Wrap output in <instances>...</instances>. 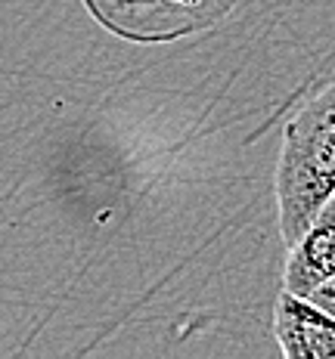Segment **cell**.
I'll use <instances>...</instances> for the list:
<instances>
[{"instance_id": "cell-1", "label": "cell", "mask_w": 335, "mask_h": 359, "mask_svg": "<svg viewBox=\"0 0 335 359\" xmlns=\"http://www.w3.org/2000/svg\"><path fill=\"white\" fill-rule=\"evenodd\" d=\"M335 192V84L320 90L282 127L277 217L286 248L301 238Z\"/></svg>"}, {"instance_id": "cell-2", "label": "cell", "mask_w": 335, "mask_h": 359, "mask_svg": "<svg viewBox=\"0 0 335 359\" xmlns=\"http://www.w3.org/2000/svg\"><path fill=\"white\" fill-rule=\"evenodd\" d=\"M103 32L128 43H174L218 28L239 0H81Z\"/></svg>"}, {"instance_id": "cell-3", "label": "cell", "mask_w": 335, "mask_h": 359, "mask_svg": "<svg viewBox=\"0 0 335 359\" xmlns=\"http://www.w3.org/2000/svg\"><path fill=\"white\" fill-rule=\"evenodd\" d=\"M273 334L286 359H335V316L286 288L273 304Z\"/></svg>"}, {"instance_id": "cell-4", "label": "cell", "mask_w": 335, "mask_h": 359, "mask_svg": "<svg viewBox=\"0 0 335 359\" xmlns=\"http://www.w3.org/2000/svg\"><path fill=\"white\" fill-rule=\"evenodd\" d=\"M329 276H335V198L326 201L301 238L289 245L282 288L292 294H308Z\"/></svg>"}, {"instance_id": "cell-5", "label": "cell", "mask_w": 335, "mask_h": 359, "mask_svg": "<svg viewBox=\"0 0 335 359\" xmlns=\"http://www.w3.org/2000/svg\"><path fill=\"white\" fill-rule=\"evenodd\" d=\"M304 301H310L314 306H320L323 313H329V316H335V276H329V279L317 282L314 288L308 291V294H301Z\"/></svg>"}, {"instance_id": "cell-6", "label": "cell", "mask_w": 335, "mask_h": 359, "mask_svg": "<svg viewBox=\"0 0 335 359\" xmlns=\"http://www.w3.org/2000/svg\"><path fill=\"white\" fill-rule=\"evenodd\" d=\"M332 198H335V192H332Z\"/></svg>"}]
</instances>
